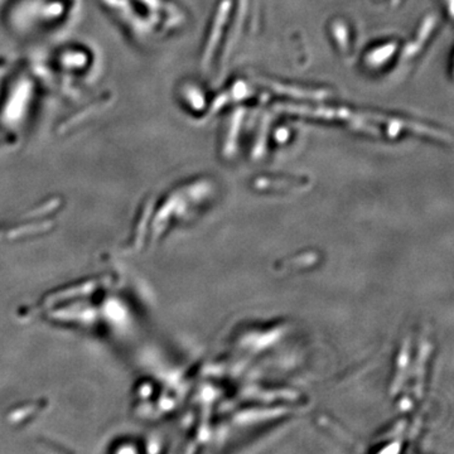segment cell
<instances>
[{
    "label": "cell",
    "instance_id": "6da1fadb",
    "mask_svg": "<svg viewBox=\"0 0 454 454\" xmlns=\"http://www.w3.org/2000/svg\"><path fill=\"white\" fill-rule=\"evenodd\" d=\"M35 80L28 74H20L9 83L7 94L0 106V125L11 130H17L26 124L31 115L35 100Z\"/></svg>",
    "mask_w": 454,
    "mask_h": 454
}]
</instances>
